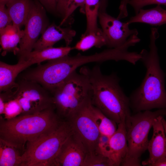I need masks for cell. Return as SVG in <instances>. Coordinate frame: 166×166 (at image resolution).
Wrapping results in <instances>:
<instances>
[{"mask_svg": "<svg viewBox=\"0 0 166 166\" xmlns=\"http://www.w3.org/2000/svg\"><path fill=\"white\" fill-rule=\"evenodd\" d=\"M159 34L158 29H151L149 50L139 53L146 69L145 76L140 85L129 97L131 109L134 113L154 109H166L164 77L160 63L156 40Z\"/></svg>", "mask_w": 166, "mask_h": 166, "instance_id": "obj_1", "label": "cell"}, {"mask_svg": "<svg viewBox=\"0 0 166 166\" xmlns=\"http://www.w3.org/2000/svg\"><path fill=\"white\" fill-rule=\"evenodd\" d=\"M79 72L87 76L91 83L92 105L117 124L124 123L127 129L132 115L129 99L120 86L117 75L104 74L98 65L92 69L82 67Z\"/></svg>", "mask_w": 166, "mask_h": 166, "instance_id": "obj_2", "label": "cell"}, {"mask_svg": "<svg viewBox=\"0 0 166 166\" xmlns=\"http://www.w3.org/2000/svg\"><path fill=\"white\" fill-rule=\"evenodd\" d=\"M64 120L54 106L32 114L1 118L0 139L13 145L23 153L26 144L56 130Z\"/></svg>", "mask_w": 166, "mask_h": 166, "instance_id": "obj_3", "label": "cell"}, {"mask_svg": "<svg viewBox=\"0 0 166 166\" xmlns=\"http://www.w3.org/2000/svg\"><path fill=\"white\" fill-rule=\"evenodd\" d=\"M51 93L57 113L62 119L67 120L84 103L91 99L92 89L87 76L76 71Z\"/></svg>", "mask_w": 166, "mask_h": 166, "instance_id": "obj_4", "label": "cell"}, {"mask_svg": "<svg viewBox=\"0 0 166 166\" xmlns=\"http://www.w3.org/2000/svg\"><path fill=\"white\" fill-rule=\"evenodd\" d=\"M72 134L69 122L64 120L51 133L27 143L20 166H53L62 144Z\"/></svg>", "mask_w": 166, "mask_h": 166, "instance_id": "obj_5", "label": "cell"}, {"mask_svg": "<svg viewBox=\"0 0 166 166\" xmlns=\"http://www.w3.org/2000/svg\"><path fill=\"white\" fill-rule=\"evenodd\" d=\"M160 116L166 117V109L140 111L131 115L127 130L128 151L121 166L141 165L140 157L148 150L149 132L154 119Z\"/></svg>", "mask_w": 166, "mask_h": 166, "instance_id": "obj_6", "label": "cell"}, {"mask_svg": "<svg viewBox=\"0 0 166 166\" xmlns=\"http://www.w3.org/2000/svg\"><path fill=\"white\" fill-rule=\"evenodd\" d=\"M78 67L72 57L67 55L38 65L26 73L23 79L38 83L51 93Z\"/></svg>", "mask_w": 166, "mask_h": 166, "instance_id": "obj_7", "label": "cell"}, {"mask_svg": "<svg viewBox=\"0 0 166 166\" xmlns=\"http://www.w3.org/2000/svg\"><path fill=\"white\" fill-rule=\"evenodd\" d=\"M92 106L90 99L66 120L70 124L73 135L81 143L87 153L95 152L101 135L93 117Z\"/></svg>", "mask_w": 166, "mask_h": 166, "instance_id": "obj_8", "label": "cell"}, {"mask_svg": "<svg viewBox=\"0 0 166 166\" xmlns=\"http://www.w3.org/2000/svg\"><path fill=\"white\" fill-rule=\"evenodd\" d=\"M16 99L22 109L21 115L33 114L54 106L51 93L38 83L23 79L10 98Z\"/></svg>", "mask_w": 166, "mask_h": 166, "instance_id": "obj_9", "label": "cell"}, {"mask_svg": "<svg viewBox=\"0 0 166 166\" xmlns=\"http://www.w3.org/2000/svg\"><path fill=\"white\" fill-rule=\"evenodd\" d=\"M48 25L44 7L38 0L33 1L24 25V34L19 43L18 56L32 51L39 36L45 30Z\"/></svg>", "mask_w": 166, "mask_h": 166, "instance_id": "obj_10", "label": "cell"}, {"mask_svg": "<svg viewBox=\"0 0 166 166\" xmlns=\"http://www.w3.org/2000/svg\"><path fill=\"white\" fill-rule=\"evenodd\" d=\"M98 17L106 39V45L110 48L123 45L132 35L138 34L136 29L129 28L130 24L127 21L122 22L106 12H99Z\"/></svg>", "mask_w": 166, "mask_h": 166, "instance_id": "obj_11", "label": "cell"}, {"mask_svg": "<svg viewBox=\"0 0 166 166\" xmlns=\"http://www.w3.org/2000/svg\"><path fill=\"white\" fill-rule=\"evenodd\" d=\"M86 153L82 144L72 134L62 144L53 166H82Z\"/></svg>", "mask_w": 166, "mask_h": 166, "instance_id": "obj_12", "label": "cell"}, {"mask_svg": "<svg viewBox=\"0 0 166 166\" xmlns=\"http://www.w3.org/2000/svg\"><path fill=\"white\" fill-rule=\"evenodd\" d=\"M163 117L160 116L154 120L153 135L148 148L149 157L142 162L143 165L152 166L160 159L166 157V136L162 121Z\"/></svg>", "mask_w": 166, "mask_h": 166, "instance_id": "obj_13", "label": "cell"}, {"mask_svg": "<svg viewBox=\"0 0 166 166\" xmlns=\"http://www.w3.org/2000/svg\"><path fill=\"white\" fill-rule=\"evenodd\" d=\"M76 34V31L70 28H61L60 26L52 23L42 33L34 44L33 49L39 50L53 47L57 42L62 39L65 41L66 46H69Z\"/></svg>", "mask_w": 166, "mask_h": 166, "instance_id": "obj_14", "label": "cell"}, {"mask_svg": "<svg viewBox=\"0 0 166 166\" xmlns=\"http://www.w3.org/2000/svg\"><path fill=\"white\" fill-rule=\"evenodd\" d=\"M32 65L30 62L19 59L15 65H10L0 62V93H12L18 86L15 79L19 74Z\"/></svg>", "mask_w": 166, "mask_h": 166, "instance_id": "obj_15", "label": "cell"}, {"mask_svg": "<svg viewBox=\"0 0 166 166\" xmlns=\"http://www.w3.org/2000/svg\"><path fill=\"white\" fill-rule=\"evenodd\" d=\"M127 130L125 124H117L115 133L110 137V153L109 158L113 166H121L128 151Z\"/></svg>", "mask_w": 166, "mask_h": 166, "instance_id": "obj_16", "label": "cell"}, {"mask_svg": "<svg viewBox=\"0 0 166 166\" xmlns=\"http://www.w3.org/2000/svg\"><path fill=\"white\" fill-rule=\"evenodd\" d=\"M73 47L69 46L59 47H49L42 49L34 50L19 56V59L27 61L32 65H38L43 61L57 59L68 55Z\"/></svg>", "mask_w": 166, "mask_h": 166, "instance_id": "obj_17", "label": "cell"}, {"mask_svg": "<svg viewBox=\"0 0 166 166\" xmlns=\"http://www.w3.org/2000/svg\"><path fill=\"white\" fill-rule=\"evenodd\" d=\"M24 34V30L13 24L9 25L0 30V44L4 55L8 52H13L18 54L19 50L17 45Z\"/></svg>", "mask_w": 166, "mask_h": 166, "instance_id": "obj_18", "label": "cell"}, {"mask_svg": "<svg viewBox=\"0 0 166 166\" xmlns=\"http://www.w3.org/2000/svg\"><path fill=\"white\" fill-rule=\"evenodd\" d=\"M127 22L130 24L139 22L155 26L166 24V10L160 5L148 9H142Z\"/></svg>", "mask_w": 166, "mask_h": 166, "instance_id": "obj_19", "label": "cell"}, {"mask_svg": "<svg viewBox=\"0 0 166 166\" xmlns=\"http://www.w3.org/2000/svg\"><path fill=\"white\" fill-rule=\"evenodd\" d=\"M33 2L32 0H11L6 3L13 25L19 28L25 25Z\"/></svg>", "mask_w": 166, "mask_h": 166, "instance_id": "obj_20", "label": "cell"}, {"mask_svg": "<svg viewBox=\"0 0 166 166\" xmlns=\"http://www.w3.org/2000/svg\"><path fill=\"white\" fill-rule=\"evenodd\" d=\"M22 152L0 139V166H20Z\"/></svg>", "mask_w": 166, "mask_h": 166, "instance_id": "obj_21", "label": "cell"}, {"mask_svg": "<svg viewBox=\"0 0 166 166\" xmlns=\"http://www.w3.org/2000/svg\"><path fill=\"white\" fill-rule=\"evenodd\" d=\"M106 45V41L102 29L82 34L81 40L73 47V49L85 51L92 47L101 48Z\"/></svg>", "mask_w": 166, "mask_h": 166, "instance_id": "obj_22", "label": "cell"}, {"mask_svg": "<svg viewBox=\"0 0 166 166\" xmlns=\"http://www.w3.org/2000/svg\"><path fill=\"white\" fill-rule=\"evenodd\" d=\"M92 111L94 120L101 134L109 137L113 135L117 129V124L93 105Z\"/></svg>", "mask_w": 166, "mask_h": 166, "instance_id": "obj_23", "label": "cell"}, {"mask_svg": "<svg viewBox=\"0 0 166 166\" xmlns=\"http://www.w3.org/2000/svg\"><path fill=\"white\" fill-rule=\"evenodd\" d=\"M100 0H85V13L87 20V32L97 30L99 27L97 24V18L100 6Z\"/></svg>", "mask_w": 166, "mask_h": 166, "instance_id": "obj_24", "label": "cell"}, {"mask_svg": "<svg viewBox=\"0 0 166 166\" xmlns=\"http://www.w3.org/2000/svg\"><path fill=\"white\" fill-rule=\"evenodd\" d=\"M82 166H113L109 158L95 152L87 153Z\"/></svg>", "mask_w": 166, "mask_h": 166, "instance_id": "obj_25", "label": "cell"}, {"mask_svg": "<svg viewBox=\"0 0 166 166\" xmlns=\"http://www.w3.org/2000/svg\"><path fill=\"white\" fill-rule=\"evenodd\" d=\"M21 107L18 101L14 98H10L5 101L4 113V119H10L21 115Z\"/></svg>", "mask_w": 166, "mask_h": 166, "instance_id": "obj_26", "label": "cell"}, {"mask_svg": "<svg viewBox=\"0 0 166 166\" xmlns=\"http://www.w3.org/2000/svg\"><path fill=\"white\" fill-rule=\"evenodd\" d=\"M110 138L109 136L101 134L97 144L95 152L109 158L110 149Z\"/></svg>", "mask_w": 166, "mask_h": 166, "instance_id": "obj_27", "label": "cell"}, {"mask_svg": "<svg viewBox=\"0 0 166 166\" xmlns=\"http://www.w3.org/2000/svg\"><path fill=\"white\" fill-rule=\"evenodd\" d=\"M128 4L133 8L136 14L140 9L146 6L156 4L166 6V0H129Z\"/></svg>", "mask_w": 166, "mask_h": 166, "instance_id": "obj_28", "label": "cell"}, {"mask_svg": "<svg viewBox=\"0 0 166 166\" xmlns=\"http://www.w3.org/2000/svg\"><path fill=\"white\" fill-rule=\"evenodd\" d=\"M85 0H71L65 15L60 23V26L64 24L77 7H80L81 8V12L85 13Z\"/></svg>", "mask_w": 166, "mask_h": 166, "instance_id": "obj_29", "label": "cell"}, {"mask_svg": "<svg viewBox=\"0 0 166 166\" xmlns=\"http://www.w3.org/2000/svg\"><path fill=\"white\" fill-rule=\"evenodd\" d=\"M6 6L5 4L0 3V30L13 24L12 20Z\"/></svg>", "mask_w": 166, "mask_h": 166, "instance_id": "obj_30", "label": "cell"}, {"mask_svg": "<svg viewBox=\"0 0 166 166\" xmlns=\"http://www.w3.org/2000/svg\"><path fill=\"white\" fill-rule=\"evenodd\" d=\"M57 12L64 18L71 0H56Z\"/></svg>", "mask_w": 166, "mask_h": 166, "instance_id": "obj_31", "label": "cell"}, {"mask_svg": "<svg viewBox=\"0 0 166 166\" xmlns=\"http://www.w3.org/2000/svg\"><path fill=\"white\" fill-rule=\"evenodd\" d=\"M48 10L52 12H57L56 0H38Z\"/></svg>", "mask_w": 166, "mask_h": 166, "instance_id": "obj_32", "label": "cell"}, {"mask_svg": "<svg viewBox=\"0 0 166 166\" xmlns=\"http://www.w3.org/2000/svg\"><path fill=\"white\" fill-rule=\"evenodd\" d=\"M152 166H166V157L160 159Z\"/></svg>", "mask_w": 166, "mask_h": 166, "instance_id": "obj_33", "label": "cell"}, {"mask_svg": "<svg viewBox=\"0 0 166 166\" xmlns=\"http://www.w3.org/2000/svg\"><path fill=\"white\" fill-rule=\"evenodd\" d=\"M5 101L4 100L0 97V114H3L4 113Z\"/></svg>", "mask_w": 166, "mask_h": 166, "instance_id": "obj_34", "label": "cell"}, {"mask_svg": "<svg viewBox=\"0 0 166 166\" xmlns=\"http://www.w3.org/2000/svg\"><path fill=\"white\" fill-rule=\"evenodd\" d=\"M108 0H100V9L102 10H105L107 6Z\"/></svg>", "mask_w": 166, "mask_h": 166, "instance_id": "obj_35", "label": "cell"}, {"mask_svg": "<svg viewBox=\"0 0 166 166\" xmlns=\"http://www.w3.org/2000/svg\"><path fill=\"white\" fill-rule=\"evenodd\" d=\"M163 117L162 119V121L163 124V125L164 127V129L165 130V133L166 136V121L164 119Z\"/></svg>", "mask_w": 166, "mask_h": 166, "instance_id": "obj_36", "label": "cell"}, {"mask_svg": "<svg viewBox=\"0 0 166 166\" xmlns=\"http://www.w3.org/2000/svg\"><path fill=\"white\" fill-rule=\"evenodd\" d=\"M11 0H0V3H2L5 4Z\"/></svg>", "mask_w": 166, "mask_h": 166, "instance_id": "obj_37", "label": "cell"}]
</instances>
